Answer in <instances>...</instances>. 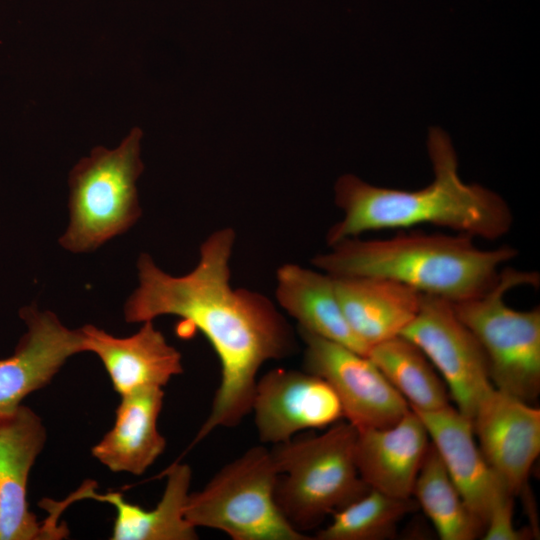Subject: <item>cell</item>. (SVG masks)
Wrapping results in <instances>:
<instances>
[{"instance_id":"9","label":"cell","mask_w":540,"mask_h":540,"mask_svg":"<svg viewBox=\"0 0 540 540\" xmlns=\"http://www.w3.org/2000/svg\"><path fill=\"white\" fill-rule=\"evenodd\" d=\"M400 335L421 349L445 382L456 408L472 420L480 398L493 385L485 354L452 303L422 294L418 313Z\"/></svg>"},{"instance_id":"3","label":"cell","mask_w":540,"mask_h":540,"mask_svg":"<svg viewBox=\"0 0 540 540\" xmlns=\"http://www.w3.org/2000/svg\"><path fill=\"white\" fill-rule=\"evenodd\" d=\"M312 265L332 276H370L404 284L451 303L487 291L518 255L509 245L481 249L465 234H398L386 239H343Z\"/></svg>"},{"instance_id":"6","label":"cell","mask_w":540,"mask_h":540,"mask_svg":"<svg viewBox=\"0 0 540 540\" xmlns=\"http://www.w3.org/2000/svg\"><path fill=\"white\" fill-rule=\"evenodd\" d=\"M143 132L134 127L115 149L95 147L69 174V225L59 243L73 253L94 251L141 216L136 182L143 172Z\"/></svg>"},{"instance_id":"1","label":"cell","mask_w":540,"mask_h":540,"mask_svg":"<svg viewBox=\"0 0 540 540\" xmlns=\"http://www.w3.org/2000/svg\"><path fill=\"white\" fill-rule=\"evenodd\" d=\"M235 231L222 228L201 244L199 260L187 274L173 276L142 253L137 262L139 285L124 304L126 322L180 318L201 332L220 363V383L207 419L192 446L218 428L238 426L251 413L260 368L293 355L294 329L275 304L261 293L233 288L230 260Z\"/></svg>"},{"instance_id":"19","label":"cell","mask_w":540,"mask_h":540,"mask_svg":"<svg viewBox=\"0 0 540 540\" xmlns=\"http://www.w3.org/2000/svg\"><path fill=\"white\" fill-rule=\"evenodd\" d=\"M275 297L297 321V328L367 355L368 347L349 327L334 288V279L321 270L286 263L276 271Z\"/></svg>"},{"instance_id":"12","label":"cell","mask_w":540,"mask_h":540,"mask_svg":"<svg viewBox=\"0 0 540 540\" xmlns=\"http://www.w3.org/2000/svg\"><path fill=\"white\" fill-rule=\"evenodd\" d=\"M487 463L515 497L525 490L540 453V410L491 386L472 418Z\"/></svg>"},{"instance_id":"11","label":"cell","mask_w":540,"mask_h":540,"mask_svg":"<svg viewBox=\"0 0 540 540\" xmlns=\"http://www.w3.org/2000/svg\"><path fill=\"white\" fill-rule=\"evenodd\" d=\"M251 413L260 441L272 445L344 418L337 395L323 378L286 368H274L257 379Z\"/></svg>"},{"instance_id":"23","label":"cell","mask_w":540,"mask_h":540,"mask_svg":"<svg viewBox=\"0 0 540 540\" xmlns=\"http://www.w3.org/2000/svg\"><path fill=\"white\" fill-rule=\"evenodd\" d=\"M418 509L413 497L397 498L369 489L364 495L331 515V522L317 531V540H385L393 538L398 523Z\"/></svg>"},{"instance_id":"21","label":"cell","mask_w":540,"mask_h":540,"mask_svg":"<svg viewBox=\"0 0 540 540\" xmlns=\"http://www.w3.org/2000/svg\"><path fill=\"white\" fill-rule=\"evenodd\" d=\"M367 356L412 410L430 412L450 405L445 382L421 349L405 337L380 342Z\"/></svg>"},{"instance_id":"14","label":"cell","mask_w":540,"mask_h":540,"mask_svg":"<svg viewBox=\"0 0 540 540\" xmlns=\"http://www.w3.org/2000/svg\"><path fill=\"white\" fill-rule=\"evenodd\" d=\"M416 413L462 498L486 527L492 510L512 495L477 445L472 420L451 405Z\"/></svg>"},{"instance_id":"2","label":"cell","mask_w":540,"mask_h":540,"mask_svg":"<svg viewBox=\"0 0 540 540\" xmlns=\"http://www.w3.org/2000/svg\"><path fill=\"white\" fill-rule=\"evenodd\" d=\"M427 147L434 178L424 188L407 191L375 186L353 174L340 176L334 200L343 217L327 231V245L370 231L421 224L485 240L506 235L513 225L509 205L496 192L461 179L448 135L433 128Z\"/></svg>"},{"instance_id":"17","label":"cell","mask_w":540,"mask_h":540,"mask_svg":"<svg viewBox=\"0 0 540 540\" xmlns=\"http://www.w3.org/2000/svg\"><path fill=\"white\" fill-rule=\"evenodd\" d=\"M333 279L343 315L368 349L399 336L419 311L422 294L399 282L370 276Z\"/></svg>"},{"instance_id":"5","label":"cell","mask_w":540,"mask_h":540,"mask_svg":"<svg viewBox=\"0 0 540 540\" xmlns=\"http://www.w3.org/2000/svg\"><path fill=\"white\" fill-rule=\"evenodd\" d=\"M539 281L536 272L505 267L487 291L452 303L485 354L492 385L530 404L540 393V308L516 310L505 296Z\"/></svg>"},{"instance_id":"13","label":"cell","mask_w":540,"mask_h":540,"mask_svg":"<svg viewBox=\"0 0 540 540\" xmlns=\"http://www.w3.org/2000/svg\"><path fill=\"white\" fill-rule=\"evenodd\" d=\"M19 314L27 330L13 355L0 359V414L17 408L50 383L69 357L83 352L80 329H68L54 313L31 305Z\"/></svg>"},{"instance_id":"22","label":"cell","mask_w":540,"mask_h":540,"mask_svg":"<svg viewBox=\"0 0 540 540\" xmlns=\"http://www.w3.org/2000/svg\"><path fill=\"white\" fill-rule=\"evenodd\" d=\"M412 497L442 540L482 538L484 523L472 512L430 442L418 472Z\"/></svg>"},{"instance_id":"10","label":"cell","mask_w":540,"mask_h":540,"mask_svg":"<svg viewBox=\"0 0 540 540\" xmlns=\"http://www.w3.org/2000/svg\"><path fill=\"white\" fill-rule=\"evenodd\" d=\"M47 439L41 418L19 405L0 414V540L61 539L67 529L39 522L29 510L28 478Z\"/></svg>"},{"instance_id":"4","label":"cell","mask_w":540,"mask_h":540,"mask_svg":"<svg viewBox=\"0 0 540 540\" xmlns=\"http://www.w3.org/2000/svg\"><path fill=\"white\" fill-rule=\"evenodd\" d=\"M357 433L340 420L321 434L294 436L270 449L279 474L275 501L297 530L318 527L369 490L356 465Z\"/></svg>"},{"instance_id":"24","label":"cell","mask_w":540,"mask_h":540,"mask_svg":"<svg viewBox=\"0 0 540 540\" xmlns=\"http://www.w3.org/2000/svg\"><path fill=\"white\" fill-rule=\"evenodd\" d=\"M513 499L512 496L505 498L492 510L481 539L523 540L529 538V533L518 530L514 526Z\"/></svg>"},{"instance_id":"18","label":"cell","mask_w":540,"mask_h":540,"mask_svg":"<svg viewBox=\"0 0 540 540\" xmlns=\"http://www.w3.org/2000/svg\"><path fill=\"white\" fill-rule=\"evenodd\" d=\"M163 398L161 387L121 396L114 425L92 447L93 457L112 472L143 474L166 447L157 426Z\"/></svg>"},{"instance_id":"15","label":"cell","mask_w":540,"mask_h":540,"mask_svg":"<svg viewBox=\"0 0 540 540\" xmlns=\"http://www.w3.org/2000/svg\"><path fill=\"white\" fill-rule=\"evenodd\" d=\"M79 329L83 352L98 356L120 396L143 388H163L183 372L181 353L167 342L152 320L143 322L135 334L124 338L94 325Z\"/></svg>"},{"instance_id":"8","label":"cell","mask_w":540,"mask_h":540,"mask_svg":"<svg viewBox=\"0 0 540 540\" xmlns=\"http://www.w3.org/2000/svg\"><path fill=\"white\" fill-rule=\"evenodd\" d=\"M297 331L304 343V370L331 386L343 417L357 430L391 426L410 409L367 355L308 331Z\"/></svg>"},{"instance_id":"20","label":"cell","mask_w":540,"mask_h":540,"mask_svg":"<svg viewBox=\"0 0 540 540\" xmlns=\"http://www.w3.org/2000/svg\"><path fill=\"white\" fill-rule=\"evenodd\" d=\"M191 480L189 465L172 464L166 471L162 498L151 510L126 502L117 492L99 495L86 483L69 499L93 498L112 504L117 512L113 540H195L196 528L185 517Z\"/></svg>"},{"instance_id":"16","label":"cell","mask_w":540,"mask_h":540,"mask_svg":"<svg viewBox=\"0 0 540 540\" xmlns=\"http://www.w3.org/2000/svg\"><path fill=\"white\" fill-rule=\"evenodd\" d=\"M429 445L426 427L411 408L391 426L358 430L355 459L360 477L369 489L410 498Z\"/></svg>"},{"instance_id":"7","label":"cell","mask_w":540,"mask_h":540,"mask_svg":"<svg viewBox=\"0 0 540 540\" xmlns=\"http://www.w3.org/2000/svg\"><path fill=\"white\" fill-rule=\"evenodd\" d=\"M278 475L270 449L251 447L189 494L185 517L196 529L219 530L233 540L313 539L281 513L275 501Z\"/></svg>"}]
</instances>
